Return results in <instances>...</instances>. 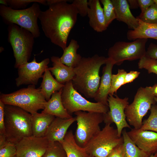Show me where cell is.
Returning <instances> with one entry per match:
<instances>
[{"mask_svg": "<svg viewBox=\"0 0 157 157\" xmlns=\"http://www.w3.org/2000/svg\"><path fill=\"white\" fill-rule=\"evenodd\" d=\"M31 115L17 106L5 105V135L8 142L16 144L23 138L32 135Z\"/></svg>", "mask_w": 157, "mask_h": 157, "instance_id": "obj_3", "label": "cell"}, {"mask_svg": "<svg viewBox=\"0 0 157 157\" xmlns=\"http://www.w3.org/2000/svg\"><path fill=\"white\" fill-rule=\"evenodd\" d=\"M5 104L0 101V135H5L4 125Z\"/></svg>", "mask_w": 157, "mask_h": 157, "instance_id": "obj_37", "label": "cell"}, {"mask_svg": "<svg viewBox=\"0 0 157 157\" xmlns=\"http://www.w3.org/2000/svg\"><path fill=\"white\" fill-rule=\"evenodd\" d=\"M67 157H89V155L85 148L79 146L75 140L72 130L68 131L60 142Z\"/></svg>", "mask_w": 157, "mask_h": 157, "instance_id": "obj_24", "label": "cell"}, {"mask_svg": "<svg viewBox=\"0 0 157 157\" xmlns=\"http://www.w3.org/2000/svg\"><path fill=\"white\" fill-rule=\"evenodd\" d=\"M137 18L138 20V26L134 30L128 31L127 39L133 40L138 38H152L157 40V24L146 23Z\"/></svg>", "mask_w": 157, "mask_h": 157, "instance_id": "obj_23", "label": "cell"}, {"mask_svg": "<svg viewBox=\"0 0 157 157\" xmlns=\"http://www.w3.org/2000/svg\"><path fill=\"white\" fill-rule=\"evenodd\" d=\"M61 99L64 108L71 115L80 111L103 113L109 111L108 106L100 103L91 102L82 97L73 87L72 80L65 84Z\"/></svg>", "mask_w": 157, "mask_h": 157, "instance_id": "obj_9", "label": "cell"}, {"mask_svg": "<svg viewBox=\"0 0 157 157\" xmlns=\"http://www.w3.org/2000/svg\"><path fill=\"white\" fill-rule=\"evenodd\" d=\"M76 121L75 117L69 118H55L49 126L45 137L49 143L61 142L69 126Z\"/></svg>", "mask_w": 157, "mask_h": 157, "instance_id": "obj_17", "label": "cell"}, {"mask_svg": "<svg viewBox=\"0 0 157 157\" xmlns=\"http://www.w3.org/2000/svg\"><path fill=\"white\" fill-rule=\"evenodd\" d=\"M41 11L37 3H33L27 8L19 10L0 6V15L4 22L8 25L14 24L18 25L30 31L35 38L40 35L38 20Z\"/></svg>", "mask_w": 157, "mask_h": 157, "instance_id": "obj_4", "label": "cell"}, {"mask_svg": "<svg viewBox=\"0 0 157 157\" xmlns=\"http://www.w3.org/2000/svg\"><path fill=\"white\" fill-rule=\"evenodd\" d=\"M149 157H157V152L151 155Z\"/></svg>", "mask_w": 157, "mask_h": 157, "instance_id": "obj_45", "label": "cell"}, {"mask_svg": "<svg viewBox=\"0 0 157 157\" xmlns=\"http://www.w3.org/2000/svg\"><path fill=\"white\" fill-rule=\"evenodd\" d=\"M122 134L124 157H149L151 155L139 148L129 137L126 130L122 131Z\"/></svg>", "mask_w": 157, "mask_h": 157, "instance_id": "obj_27", "label": "cell"}, {"mask_svg": "<svg viewBox=\"0 0 157 157\" xmlns=\"http://www.w3.org/2000/svg\"><path fill=\"white\" fill-rule=\"evenodd\" d=\"M107 157H124L123 144L115 148Z\"/></svg>", "mask_w": 157, "mask_h": 157, "instance_id": "obj_38", "label": "cell"}, {"mask_svg": "<svg viewBox=\"0 0 157 157\" xmlns=\"http://www.w3.org/2000/svg\"><path fill=\"white\" fill-rule=\"evenodd\" d=\"M152 87H141L138 90L133 102L125 110L127 121L135 129H140L143 117L156 102Z\"/></svg>", "mask_w": 157, "mask_h": 157, "instance_id": "obj_8", "label": "cell"}, {"mask_svg": "<svg viewBox=\"0 0 157 157\" xmlns=\"http://www.w3.org/2000/svg\"><path fill=\"white\" fill-rule=\"evenodd\" d=\"M126 72L123 69H118V72L116 74L112 76V83L109 94L113 95L116 93L117 90L124 85V78Z\"/></svg>", "mask_w": 157, "mask_h": 157, "instance_id": "obj_32", "label": "cell"}, {"mask_svg": "<svg viewBox=\"0 0 157 157\" xmlns=\"http://www.w3.org/2000/svg\"><path fill=\"white\" fill-rule=\"evenodd\" d=\"M154 99L156 102L157 103V97H155Z\"/></svg>", "mask_w": 157, "mask_h": 157, "instance_id": "obj_47", "label": "cell"}, {"mask_svg": "<svg viewBox=\"0 0 157 157\" xmlns=\"http://www.w3.org/2000/svg\"><path fill=\"white\" fill-rule=\"evenodd\" d=\"M0 101L5 105L18 106L31 115L43 110L47 101L40 89L36 88L34 85L10 93H1Z\"/></svg>", "mask_w": 157, "mask_h": 157, "instance_id": "obj_5", "label": "cell"}, {"mask_svg": "<svg viewBox=\"0 0 157 157\" xmlns=\"http://www.w3.org/2000/svg\"><path fill=\"white\" fill-rule=\"evenodd\" d=\"M69 0H60L41 11L39 16L42 30L53 44L63 50L70 32L76 23L78 12Z\"/></svg>", "mask_w": 157, "mask_h": 157, "instance_id": "obj_1", "label": "cell"}, {"mask_svg": "<svg viewBox=\"0 0 157 157\" xmlns=\"http://www.w3.org/2000/svg\"><path fill=\"white\" fill-rule=\"evenodd\" d=\"M103 5L106 24L108 27L112 21L116 19L115 8L111 0H101Z\"/></svg>", "mask_w": 157, "mask_h": 157, "instance_id": "obj_31", "label": "cell"}, {"mask_svg": "<svg viewBox=\"0 0 157 157\" xmlns=\"http://www.w3.org/2000/svg\"><path fill=\"white\" fill-rule=\"evenodd\" d=\"M8 42L10 44L15 59L14 67L18 68L28 62L35 38L28 30L14 24L8 25Z\"/></svg>", "mask_w": 157, "mask_h": 157, "instance_id": "obj_6", "label": "cell"}, {"mask_svg": "<svg viewBox=\"0 0 157 157\" xmlns=\"http://www.w3.org/2000/svg\"><path fill=\"white\" fill-rule=\"evenodd\" d=\"M55 117L42 113H37L31 115V122L32 135L37 137H45L49 126Z\"/></svg>", "mask_w": 157, "mask_h": 157, "instance_id": "obj_22", "label": "cell"}, {"mask_svg": "<svg viewBox=\"0 0 157 157\" xmlns=\"http://www.w3.org/2000/svg\"><path fill=\"white\" fill-rule=\"evenodd\" d=\"M147 40V39L138 38L131 42H117L108 49V57L118 65L125 60L140 59L145 55V46Z\"/></svg>", "mask_w": 157, "mask_h": 157, "instance_id": "obj_11", "label": "cell"}, {"mask_svg": "<svg viewBox=\"0 0 157 157\" xmlns=\"http://www.w3.org/2000/svg\"><path fill=\"white\" fill-rule=\"evenodd\" d=\"M74 113L77 122L75 138L78 144L84 147L101 130L99 125L104 122V113L81 111Z\"/></svg>", "mask_w": 157, "mask_h": 157, "instance_id": "obj_10", "label": "cell"}, {"mask_svg": "<svg viewBox=\"0 0 157 157\" xmlns=\"http://www.w3.org/2000/svg\"><path fill=\"white\" fill-rule=\"evenodd\" d=\"M72 4L76 8L78 14L82 17L87 15L89 7L87 0H73Z\"/></svg>", "mask_w": 157, "mask_h": 157, "instance_id": "obj_35", "label": "cell"}, {"mask_svg": "<svg viewBox=\"0 0 157 157\" xmlns=\"http://www.w3.org/2000/svg\"><path fill=\"white\" fill-rule=\"evenodd\" d=\"M89 8L87 16L90 26L95 31L101 32L106 30L107 27L103 8L99 0H89Z\"/></svg>", "mask_w": 157, "mask_h": 157, "instance_id": "obj_18", "label": "cell"}, {"mask_svg": "<svg viewBox=\"0 0 157 157\" xmlns=\"http://www.w3.org/2000/svg\"><path fill=\"white\" fill-rule=\"evenodd\" d=\"M110 125L105 124L83 147L88 154L96 157H107L115 148L123 144L122 136L119 137L117 129Z\"/></svg>", "mask_w": 157, "mask_h": 157, "instance_id": "obj_7", "label": "cell"}, {"mask_svg": "<svg viewBox=\"0 0 157 157\" xmlns=\"http://www.w3.org/2000/svg\"><path fill=\"white\" fill-rule=\"evenodd\" d=\"M153 92L154 96L157 97V84L152 87Z\"/></svg>", "mask_w": 157, "mask_h": 157, "instance_id": "obj_43", "label": "cell"}, {"mask_svg": "<svg viewBox=\"0 0 157 157\" xmlns=\"http://www.w3.org/2000/svg\"><path fill=\"white\" fill-rule=\"evenodd\" d=\"M50 62L46 58L37 62L35 57L31 62H27L17 68L18 76L15 79L17 87L23 85H37L39 79L43 77Z\"/></svg>", "mask_w": 157, "mask_h": 157, "instance_id": "obj_13", "label": "cell"}, {"mask_svg": "<svg viewBox=\"0 0 157 157\" xmlns=\"http://www.w3.org/2000/svg\"><path fill=\"white\" fill-rule=\"evenodd\" d=\"M141 13L146 11L149 7L155 3L154 0H138Z\"/></svg>", "mask_w": 157, "mask_h": 157, "instance_id": "obj_41", "label": "cell"}, {"mask_svg": "<svg viewBox=\"0 0 157 157\" xmlns=\"http://www.w3.org/2000/svg\"><path fill=\"white\" fill-rule=\"evenodd\" d=\"M138 65L139 68L144 69L149 73H152L157 75V60L145 55L139 59Z\"/></svg>", "mask_w": 157, "mask_h": 157, "instance_id": "obj_33", "label": "cell"}, {"mask_svg": "<svg viewBox=\"0 0 157 157\" xmlns=\"http://www.w3.org/2000/svg\"><path fill=\"white\" fill-rule=\"evenodd\" d=\"M42 157H67V156L61 143L58 142H55L49 143Z\"/></svg>", "mask_w": 157, "mask_h": 157, "instance_id": "obj_29", "label": "cell"}, {"mask_svg": "<svg viewBox=\"0 0 157 157\" xmlns=\"http://www.w3.org/2000/svg\"><path fill=\"white\" fill-rule=\"evenodd\" d=\"M129 7L131 9L137 8L139 7L138 0H127Z\"/></svg>", "mask_w": 157, "mask_h": 157, "instance_id": "obj_42", "label": "cell"}, {"mask_svg": "<svg viewBox=\"0 0 157 157\" xmlns=\"http://www.w3.org/2000/svg\"><path fill=\"white\" fill-rule=\"evenodd\" d=\"M49 142L45 137H26L15 144L17 157H42Z\"/></svg>", "mask_w": 157, "mask_h": 157, "instance_id": "obj_14", "label": "cell"}, {"mask_svg": "<svg viewBox=\"0 0 157 157\" xmlns=\"http://www.w3.org/2000/svg\"><path fill=\"white\" fill-rule=\"evenodd\" d=\"M51 60L52 66L48 67V69L58 82L65 85L72 80L74 75L73 68L63 63L60 57L58 56H52L51 58Z\"/></svg>", "mask_w": 157, "mask_h": 157, "instance_id": "obj_21", "label": "cell"}, {"mask_svg": "<svg viewBox=\"0 0 157 157\" xmlns=\"http://www.w3.org/2000/svg\"><path fill=\"white\" fill-rule=\"evenodd\" d=\"M114 5L116 19L125 23L130 30H134L138 26L137 17L132 14L126 0H111Z\"/></svg>", "mask_w": 157, "mask_h": 157, "instance_id": "obj_19", "label": "cell"}, {"mask_svg": "<svg viewBox=\"0 0 157 157\" xmlns=\"http://www.w3.org/2000/svg\"><path fill=\"white\" fill-rule=\"evenodd\" d=\"M0 52H1L2 51H3V50H4V48L2 47H0Z\"/></svg>", "mask_w": 157, "mask_h": 157, "instance_id": "obj_46", "label": "cell"}, {"mask_svg": "<svg viewBox=\"0 0 157 157\" xmlns=\"http://www.w3.org/2000/svg\"><path fill=\"white\" fill-rule=\"evenodd\" d=\"M89 157H96L93 156H92V155H90L89 156Z\"/></svg>", "mask_w": 157, "mask_h": 157, "instance_id": "obj_48", "label": "cell"}, {"mask_svg": "<svg viewBox=\"0 0 157 157\" xmlns=\"http://www.w3.org/2000/svg\"><path fill=\"white\" fill-rule=\"evenodd\" d=\"M150 110L149 117L142 122L140 129L157 133V106L153 105Z\"/></svg>", "mask_w": 157, "mask_h": 157, "instance_id": "obj_28", "label": "cell"}, {"mask_svg": "<svg viewBox=\"0 0 157 157\" xmlns=\"http://www.w3.org/2000/svg\"><path fill=\"white\" fill-rule=\"evenodd\" d=\"M105 65L103 68L98 89L94 99L97 102L108 106V100L111 86L112 70L115 63L112 59L108 57Z\"/></svg>", "mask_w": 157, "mask_h": 157, "instance_id": "obj_16", "label": "cell"}, {"mask_svg": "<svg viewBox=\"0 0 157 157\" xmlns=\"http://www.w3.org/2000/svg\"><path fill=\"white\" fill-rule=\"evenodd\" d=\"M77 41L72 39L69 44L63 50L62 56L60 57L61 62L65 65L74 68L81 60L82 56L77 53L79 48Z\"/></svg>", "mask_w": 157, "mask_h": 157, "instance_id": "obj_26", "label": "cell"}, {"mask_svg": "<svg viewBox=\"0 0 157 157\" xmlns=\"http://www.w3.org/2000/svg\"><path fill=\"white\" fill-rule=\"evenodd\" d=\"M48 67L45 71L40 88L46 100L48 101L55 92L63 89L64 85L58 82L52 76Z\"/></svg>", "mask_w": 157, "mask_h": 157, "instance_id": "obj_25", "label": "cell"}, {"mask_svg": "<svg viewBox=\"0 0 157 157\" xmlns=\"http://www.w3.org/2000/svg\"><path fill=\"white\" fill-rule=\"evenodd\" d=\"M109 94L108 102L109 111L104 114V122L105 124L114 123L117 127L118 135L121 137V134L124 128L131 129L127 122L125 110L129 104V98H119L117 95Z\"/></svg>", "mask_w": 157, "mask_h": 157, "instance_id": "obj_12", "label": "cell"}, {"mask_svg": "<svg viewBox=\"0 0 157 157\" xmlns=\"http://www.w3.org/2000/svg\"><path fill=\"white\" fill-rule=\"evenodd\" d=\"M155 3L157 4V0H154Z\"/></svg>", "mask_w": 157, "mask_h": 157, "instance_id": "obj_49", "label": "cell"}, {"mask_svg": "<svg viewBox=\"0 0 157 157\" xmlns=\"http://www.w3.org/2000/svg\"><path fill=\"white\" fill-rule=\"evenodd\" d=\"M108 59L95 54L91 57H82L73 68L74 75L72 80L74 88L88 98H94L98 89L100 78V68Z\"/></svg>", "mask_w": 157, "mask_h": 157, "instance_id": "obj_2", "label": "cell"}, {"mask_svg": "<svg viewBox=\"0 0 157 157\" xmlns=\"http://www.w3.org/2000/svg\"><path fill=\"white\" fill-rule=\"evenodd\" d=\"M140 74V72L134 71H131L126 73L125 77L124 85L133 82L138 76Z\"/></svg>", "mask_w": 157, "mask_h": 157, "instance_id": "obj_40", "label": "cell"}, {"mask_svg": "<svg viewBox=\"0 0 157 157\" xmlns=\"http://www.w3.org/2000/svg\"><path fill=\"white\" fill-rule=\"evenodd\" d=\"M14 157H17V156H14Z\"/></svg>", "mask_w": 157, "mask_h": 157, "instance_id": "obj_50", "label": "cell"}, {"mask_svg": "<svg viewBox=\"0 0 157 157\" xmlns=\"http://www.w3.org/2000/svg\"><path fill=\"white\" fill-rule=\"evenodd\" d=\"M62 90L63 89L52 94L50 99L45 102L44 109L41 113L63 118L72 117L67 112L63 104L61 99Z\"/></svg>", "mask_w": 157, "mask_h": 157, "instance_id": "obj_20", "label": "cell"}, {"mask_svg": "<svg viewBox=\"0 0 157 157\" xmlns=\"http://www.w3.org/2000/svg\"><path fill=\"white\" fill-rule=\"evenodd\" d=\"M17 155L15 144L8 142L0 148V157H14Z\"/></svg>", "mask_w": 157, "mask_h": 157, "instance_id": "obj_36", "label": "cell"}, {"mask_svg": "<svg viewBox=\"0 0 157 157\" xmlns=\"http://www.w3.org/2000/svg\"><path fill=\"white\" fill-rule=\"evenodd\" d=\"M127 133L135 144L144 151L150 155L157 152V133L133 128Z\"/></svg>", "mask_w": 157, "mask_h": 157, "instance_id": "obj_15", "label": "cell"}, {"mask_svg": "<svg viewBox=\"0 0 157 157\" xmlns=\"http://www.w3.org/2000/svg\"><path fill=\"white\" fill-rule=\"evenodd\" d=\"M8 6L16 10L26 8L31 3H37L47 6L46 0H7Z\"/></svg>", "mask_w": 157, "mask_h": 157, "instance_id": "obj_34", "label": "cell"}, {"mask_svg": "<svg viewBox=\"0 0 157 157\" xmlns=\"http://www.w3.org/2000/svg\"><path fill=\"white\" fill-rule=\"evenodd\" d=\"M137 17L146 23L157 24V4L154 3Z\"/></svg>", "mask_w": 157, "mask_h": 157, "instance_id": "obj_30", "label": "cell"}, {"mask_svg": "<svg viewBox=\"0 0 157 157\" xmlns=\"http://www.w3.org/2000/svg\"><path fill=\"white\" fill-rule=\"evenodd\" d=\"M145 56L157 60V45L151 43L146 51Z\"/></svg>", "mask_w": 157, "mask_h": 157, "instance_id": "obj_39", "label": "cell"}, {"mask_svg": "<svg viewBox=\"0 0 157 157\" xmlns=\"http://www.w3.org/2000/svg\"><path fill=\"white\" fill-rule=\"evenodd\" d=\"M0 3L1 5L6 6H8L7 0H0Z\"/></svg>", "mask_w": 157, "mask_h": 157, "instance_id": "obj_44", "label": "cell"}]
</instances>
